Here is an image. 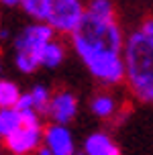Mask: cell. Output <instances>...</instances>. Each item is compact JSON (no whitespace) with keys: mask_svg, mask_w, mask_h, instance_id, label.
Masks as SVG:
<instances>
[{"mask_svg":"<svg viewBox=\"0 0 153 155\" xmlns=\"http://www.w3.org/2000/svg\"><path fill=\"white\" fill-rule=\"evenodd\" d=\"M90 108L98 118H108V116H112L116 112V100H115V96H110V94H98L92 100Z\"/></svg>","mask_w":153,"mask_h":155,"instance_id":"30bf717a","label":"cell"},{"mask_svg":"<svg viewBox=\"0 0 153 155\" xmlns=\"http://www.w3.org/2000/svg\"><path fill=\"white\" fill-rule=\"evenodd\" d=\"M45 145L49 147L51 155H76V143H74V135L69 133L68 127L63 124H51L49 129L43 133Z\"/></svg>","mask_w":153,"mask_h":155,"instance_id":"8992f818","label":"cell"},{"mask_svg":"<svg viewBox=\"0 0 153 155\" xmlns=\"http://www.w3.org/2000/svg\"><path fill=\"white\" fill-rule=\"evenodd\" d=\"M0 76H2V65H0Z\"/></svg>","mask_w":153,"mask_h":155,"instance_id":"44dd1931","label":"cell"},{"mask_svg":"<svg viewBox=\"0 0 153 155\" xmlns=\"http://www.w3.org/2000/svg\"><path fill=\"white\" fill-rule=\"evenodd\" d=\"M2 4H6V6H16V4H21V0H0Z\"/></svg>","mask_w":153,"mask_h":155,"instance_id":"d6986e66","label":"cell"},{"mask_svg":"<svg viewBox=\"0 0 153 155\" xmlns=\"http://www.w3.org/2000/svg\"><path fill=\"white\" fill-rule=\"evenodd\" d=\"M53 39V29L47 23L39 21L25 27L15 41V65L23 74H33L41 68V53L47 41Z\"/></svg>","mask_w":153,"mask_h":155,"instance_id":"3957f363","label":"cell"},{"mask_svg":"<svg viewBox=\"0 0 153 155\" xmlns=\"http://www.w3.org/2000/svg\"><path fill=\"white\" fill-rule=\"evenodd\" d=\"M29 94H31V100H33V110H37L39 114H47L49 100H51L49 88H47V86H43V84H37Z\"/></svg>","mask_w":153,"mask_h":155,"instance_id":"7c38bea8","label":"cell"},{"mask_svg":"<svg viewBox=\"0 0 153 155\" xmlns=\"http://www.w3.org/2000/svg\"><path fill=\"white\" fill-rule=\"evenodd\" d=\"M47 2L49 0H21V6L35 21H43L45 18V10H47Z\"/></svg>","mask_w":153,"mask_h":155,"instance_id":"5bb4252c","label":"cell"},{"mask_svg":"<svg viewBox=\"0 0 153 155\" xmlns=\"http://www.w3.org/2000/svg\"><path fill=\"white\" fill-rule=\"evenodd\" d=\"M8 37H10L8 29H0V39H8Z\"/></svg>","mask_w":153,"mask_h":155,"instance_id":"ffe728a7","label":"cell"},{"mask_svg":"<svg viewBox=\"0 0 153 155\" xmlns=\"http://www.w3.org/2000/svg\"><path fill=\"white\" fill-rule=\"evenodd\" d=\"M84 155H121V149L106 133H92L84 143Z\"/></svg>","mask_w":153,"mask_h":155,"instance_id":"ba28073f","label":"cell"},{"mask_svg":"<svg viewBox=\"0 0 153 155\" xmlns=\"http://www.w3.org/2000/svg\"><path fill=\"white\" fill-rule=\"evenodd\" d=\"M65 59V49L61 43L57 41H47V45L43 47V53H41V65L43 68H49V70H53L57 65H61Z\"/></svg>","mask_w":153,"mask_h":155,"instance_id":"9c48e42d","label":"cell"},{"mask_svg":"<svg viewBox=\"0 0 153 155\" xmlns=\"http://www.w3.org/2000/svg\"><path fill=\"white\" fill-rule=\"evenodd\" d=\"M21 127V112L15 106H6L0 108V135L6 137L12 131H16Z\"/></svg>","mask_w":153,"mask_h":155,"instance_id":"8fae6325","label":"cell"},{"mask_svg":"<svg viewBox=\"0 0 153 155\" xmlns=\"http://www.w3.org/2000/svg\"><path fill=\"white\" fill-rule=\"evenodd\" d=\"M86 12L96 16H115V6H112L110 0H90Z\"/></svg>","mask_w":153,"mask_h":155,"instance_id":"9a60e30c","label":"cell"},{"mask_svg":"<svg viewBox=\"0 0 153 155\" xmlns=\"http://www.w3.org/2000/svg\"><path fill=\"white\" fill-rule=\"evenodd\" d=\"M21 112V124L23 127H31V129H39L41 127V118H39V112L33 108H25L18 110Z\"/></svg>","mask_w":153,"mask_h":155,"instance_id":"2e32d148","label":"cell"},{"mask_svg":"<svg viewBox=\"0 0 153 155\" xmlns=\"http://www.w3.org/2000/svg\"><path fill=\"white\" fill-rule=\"evenodd\" d=\"M35 151H37V155H51V151H49V147H47V145H43V147L39 145Z\"/></svg>","mask_w":153,"mask_h":155,"instance_id":"ac0fdd59","label":"cell"},{"mask_svg":"<svg viewBox=\"0 0 153 155\" xmlns=\"http://www.w3.org/2000/svg\"><path fill=\"white\" fill-rule=\"evenodd\" d=\"M84 12L86 8L82 0H49L43 23H47L53 31L72 33L82 21Z\"/></svg>","mask_w":153,"mask_h":155,"instance_id":"277c9868","label":"cell"},{"mask_svg":"<svg viewBox=\"0 0 153 155\" xmlns=\"http://www.w3.org/2000/svg\"><path fill=\"white\" fill-rule=\"evenodd\" d=\"M6 139V147L12 155H29L41 145L43 141V131L39 129H31V127H18L16 131L4 137Z\"/></svg>","mask_w":153,"mask_h":155,"instance_id":"5b68a950","label":"cell"},{"mask_svg":"<svg viewBox=\"0 0 153 155\" xmlns=\"http://www.w3.org/2000/svg\"><path fill=\"white\" fill-rule=\"evenodd\" d=\"M0 141H2V135H0Z\"/></svg>","mask_w":153,"mask_h":155,"instance_id":"7402d4cb","label":"cell"},{"mask_svg":"<svg viewBox=\"0 0 153 155\" xmlns=\"http://www.w3.org/2000/svg\"><path fill=\"white\" fill-rule=\"evenodd\" d=\"M16 110H25V108H33V100H31V94H21L15 102Z\"/></svg>","mask_w":153,"mask_h":155,"instance_id":"e0dca14e","label":"cell"},{"mask_svg":"<svg viewBox=\"0 0 153 155\" xmlns=\"http://www.w3.org/2000/svg\"><path fill=\"white\" fill-rule=\"evenodd\" d=\"M72 43L88 71L102 84L116 86L125 78V39L115 16H96L84 12L82 21L72 31Z\"/></svg>","mask_w":153,"mask_h":155,"instance_id":"6da1fadb","label":"cell"},{"mask_svg":"<svg viewBox=\"0 0 153 155\" xmlns=\"http://www.w3.org/2000/svg\"><path fill=\"white\" fill-rule=\"evenodd\" d=\"M78 112V98L72 92H59L49 100L47 114L57 124H68Z\"/></svg>","mask_w":153,"mask_h":155,"instance_id":"52a82bcc","label":"cell"},{"mask_svg":"<svg viewBox=\"0 0 153 155\" xmlns=\"http://www.w3.org/2000/svg\"><path fill=\"white\" fill-rule=\"evenodd\" d=\"M125 76L141 102L153 100V35L135 31L122 43Z\"/></svg>","mask_w":153,"mask_h":155,"instance_id":"7a4b0ae2","label":"cell"},{"mask_svg":"<svg viewBox=\"0 0 153 155\" xmlns=\"http://www.w3.org/2000/svg\"><path fill=\"white\" fill-rule=\"evenodd\" d=\"M21 96V90L15 82H8V80H0V108H6V106H15L16 98Z\"/></svg>","mask_w":153,"mask_h":155,"instance_id":"4fadbf2b","label":"cell"}]
</instances>
